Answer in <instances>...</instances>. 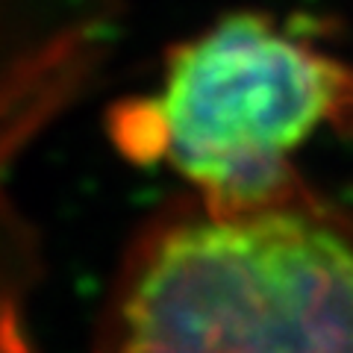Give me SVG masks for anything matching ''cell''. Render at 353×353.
Returning a JSON list of instances; mask_svg holds the SVG:
<instances>
[{"label":"cell","mask_w":353,"mask_h":353,"mask_svg":"<svg viewBox=\"0 0 353 353\" xmlns=\"http://www.w3.org/2000/svg\"><path fill=\"white\" fill-rule=\"evenodd\" d=\"M92 353H353V221L303 189L162 209L118 262Z\"/></svg>","instance_id":"cell-1"},{"label":"cell","mask_w":353,"mask_h":353,"mask_svg":"<svg viewBox=\"0 0 353 353\" xmlns=\"http://www.w3.org/2000/svg\"><path fill=\"white\" fill-rule=\"evenodd\" d=\"M353 130V71L262 15H233L180 44L153 97L121 109L115 141L165 162L218 209L301 192L294 150Z\"/></svg>","instance_id":"cell-2"},{"label":"cell","mask_w":353,"mask_h":353,"mask_svg":"<svg viewBox=\"0 0 353 353\" xmlns=\"http://www.w3.org/2000/svg\"><path fill=\"white\" fill-rule=\"evenodd\" d=\"M74 0H0V353H44L36 294L44 256L6 189L18 153L74 92L94 57V21Z\"/></svg>","instance_id":"cell-3"}]
</instances>
